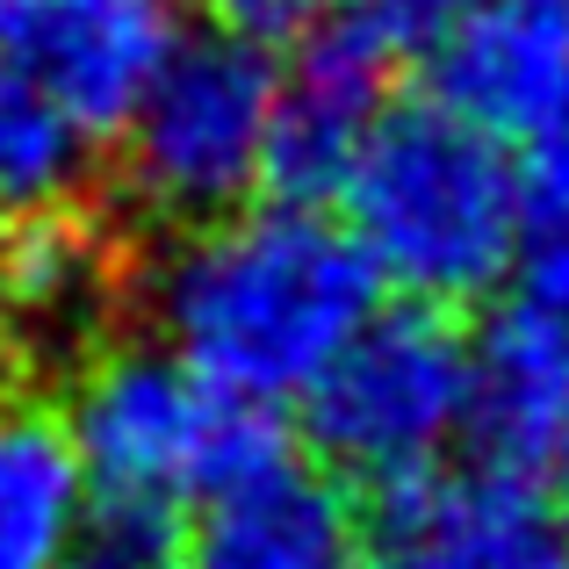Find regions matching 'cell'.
Instances as JSON below:
<instances>
[{"instance_id":"cell-1","label":"cell","mask_w":569,"mask_h":569,"mask_svg":"<svg viewBox=\"0 0 569 569\" xmlns=\"http://www.w3.org/2000/svg\"><path fill=\"white\" fill-rule=\"evenodd\" d=\"M159 347L238 403H303L332 353L382 310V281L347 223L318 202H246L188 223L159 252L152 281Z\"/></svg>"},{"instance_id":"cell-2","label":"cell","mask_w":569,"mask_h":569,"mask_svg":"<svg viewBox=\"0 0 569 569\" xmlns=\"http://www.w3.org/2000/svg\"><path fill=\"white\" fill-rule=\"evenodd\" d=\"M66 426L94 483L87 569H167L194 505L289 455L260 403L223 397L159 339L101 347L72 376Z\"/></svg>"},{"instance_id":"cell-3","label":"cell","mask_w":569,"mask_h":569,"mask_svg":"<svg viewBox=\"0 0 569 569\" xmlns=\"http://www.w3.org/2000/svg\"><path fill=\"white\" fill-rule=\"evenodd\" d=\"M339 202L376 281H389L403 303H483L519 267L527 167H512V144L461 123L440 101L389 109Z\"/></svg>"},{"instance_id":"cell-4","label":"cell","mask_w":569,"mask_h":569,"mask_svg":"<svg viewBox=\"0 0 569 569\" xmlns=\"http://www.w3.org/2000/svg\"><path fill=\"white\" fill-rule=\"evenodd\" d=\"M281 66L267 43L231 29H188L144 101L130 109L123 138V188L138 209L167 223H209L246 209L267 188V144H274Z\"/></svg>"},{"instance_id":"cell-5","label":"cell","mask_w":569,"mask_h":569,"mask_svg":"<svg viewBox=\"0 0 569 569\" xmlns=\"http://www.w3.org/2000/svg\"><path fill=\"white\" fill-rule=\"evenodd\" d=\"M303 432L332 476L376 490L432 476L469 440V332L432 303H382L303 389Z\"/></svg>"},{"instance_id":"cell-6","label":"cell","mask_w":569,"mask_h":569,"mask_svg":"<svg viewBox=\"0 0 569 569\" xmlns=\"http://www.w3.org/2000/svg\"><path fill=\"white\" fill-rule=\"evenodd\" d=\"M432 101L498 144L569 130V0H461L426 43Z\"/></svg>"},{"instance_id":"cell-7","label":"cell","mask_w":569,"mask_h":569,"mask_svg":"<svg viewBox=\"0 0 569 569\" xmlns=\"http://www.w3.org/2000/svg\"><path fill=\"white\" fill-rule=\"evenodd\" d=\"M389 66L397 43L368 14H332L296 37V58L281 66L274 144H267V188L281 202H325L347 188L361 144L389 116Z\"/></svg>"},{"instance_id":"cell-8","label":"cell","mask_w":569,"mask_h":569,"mask_svg":"<svg viewBox=\"0 0 569 569\" xmlns=\"http://www.w3.org/2000/svg\"><path fill=\"white\" fill-rule=\"evenodd\" d=\"M181 37L173 0H0V43L80 116L87 138L130 123Z\"/></svg>"},{"instance_id":"cell-9","label":"cell","mask_w":569,"mask_h":569,"mask_svg":"<svg viewBox=\"0 0 569 569\" xmlns=\"http://www.w3.org/2000/svg\"><path fill=\"white\" fill-rule=\"evenodd\" d=\"M368 569H569V519L527 476H411L382 490Z\"/></svg>"},{"instance_id":"cell-10","label":"cell","mask_w":569,"mask_h":569,"mask_svg":"<svg viewBox=\"0 0 569 569\" xmlns=\"http://www.w3.org/2000/svg\"><path fill=\"white\" fill-rule=\"evenodd\" d=\"M188 569H368V519L332 469L274 455L194 505Z\"/></svg>"},{"instance_id":"cell-11","label":"cell","mask_w":569,"mask_h":569,"mask_svg":"<svg viewBox=\"0 0 569 569\" xmlns=\"http://www.w3.org/2000/svg\"><path fill=\"white\" fill-rule=\"evenodd\" d=\"M569 426V318L533 296L498 303L469 339V440L483 469L541 476Z\"/></svg>"},{"instance_id":"cell-12","label":"cell","mask_w":569,"mask_h":569,"mask_svg":"<svg viewBox=\"0 0 569 569\" xmlns=\"http://www.w3.org/2000/svg\"><path fill=\"white\" fill-rule=\"evenodd\" d=\"M94 527L80 440L66 403L0 397V569H72Z\"/></svg>"},{"instance_id":"cell-13","label":"cell","mask_w":569,"mask_h":569,"mask_svg":"<svg viewBox=\"0 0 569 569\" xmlns=\"http://www.w3.org/2000/svg\"><path fill=\"white\" fill-rule=\"evenodd\" d=\"M116 303V246L101 223L66 209H37L14 217L0 238V325L29 339L72 347L87 339Z\"/></svg>"},{"instance_id":"cell-14","label":"cell","mask_w":569,"mask_h":569,"mask_svg":"<svg viewBox=\"0 0 569 569\" xmlns=\"http://www.w3.org/2000/svg\"><path fill=\"white\" fill-rule=\"evenodd\" d=\"M87 144L94 138L80 130V116L0 43V209H66L87 181Z\"/></svg>"},{"instance_id":"cell-15","label":"cell","mask_w":569,"mask_h":569,"mask_svg":"<svg viewBox=\"0 0 569 569\" xmlns=\"http://www.w3.org/2000/svg\"><path fill=\"white\" fill-rule=\"evenodd\" d=\"M519 281L533 303L569 318V130L533 144L527 217H519Z\"/></svg>"},{"instance_id":"cell-16","label":"cell","mask_w":569,"mask_h":569,"mask_svg":"<svg viewBox=\"0 0 569 569\" xmlns=\"http://www.w3.org/2000/svg\"><path fill=\"white\" fill-rule=\"evenodd\" d=\"M310 22H318V0H217V29H231L246 43H267V51L296 43Z\"/></svg>"},{"instance_id":"cell-17","label":"cell","mask_w":569,"mask_h":569,"mask_svg":"<svg viewBox=\"0 0 569 569\" xmlns=\"http://www.w3.org/2000/svg\"><path fill=\"white\" fill-rule=\"evenodd\" d=\"M455 8H461V0H361L353 14H368L397 51H426V43L447 29V14H455Z\"/></svg>"},{"instance_id":"cell-18","label":"cell","mask_w":569,"mask_h":569,"mask_svg":"<svg viewBox=\"0 0 569 569\" xmlns=\"http://www.w3.org/2000/svg\"><path fill=\"white\" fill-rule=\"evenodd\" d=\"M541 476H548V490H556V512L569 519V426L556 432V447H548V469H541Z\"/></svg>"},{"instance_id":"cell-19","label":"cell","mask_w":569,"mask_h":569,"mask_svg":"<svg viewBox=\"0 0 569 569\" xmlns=\"http://www.w3.org/2000/svg\"><path fill=\"white\" fill-rule=\"evenodd\" d=\"M0 339H8V325H0Z\"/></svg>"}]
</instances>
